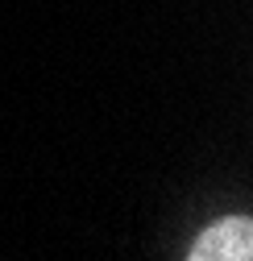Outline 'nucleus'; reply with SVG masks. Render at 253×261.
Segmentation results:
<instances>
[{"label":"nucleus","instance_id":"obj_1","mask_svg":"<svg viewBox=\"0 0 253 261\" xmlns=\"http://www.w3.org/2000/svg\"><path fill=\"white\" fill-rule=\"evenodd\" d=\"M191 261H249L253 257V228L245 216L220 220L191 245Z\"/></svg>","mask_w":253,"mask_h":261}]
</instances>
